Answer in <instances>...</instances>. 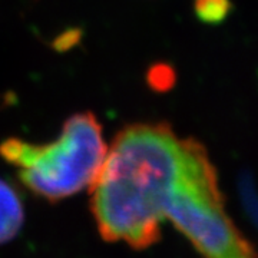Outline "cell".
<instances>
[{"label": "cell", "mask_w": 258, "mask_h": 258, "mask_svg": "<svg viewBox=\"0 0 258 258\" xmlns=\"http://www.w3.org/2000/svg\"><path fill=\"white\" fill-rule=\"evenodd\" d=\"M195 13L205 23H218L230 12V0H195Z\"/></svg>", "instance_id": "5b68a950"}, {"label": "cell", "mask_w": 258, "mask_h": 258, "mask_svg": "<svg viewBox=\"0 0 258 258\" xmlns=\"http://www.w3.org/2000/svg\"><path fill=\"white\" fill-rule=\"evenodd\" d=\"M188 139L165 122L134 123L118 132L89 186L105 240L142 249L161 238L162 201L184 165Z\"/></svg>", "instance_id": "6da1fadb"}, {"label": "cell", "mask_w": 258, "mask_h": 258, "mask_svg": "<svg viewBox=\"0 0 258 258\" xmlns=\"http://www.w3.org/2000/svg\"><path fill=\"white\" fill-rule=\"evenodd\" d=\"M162 215L204 258H258L224 210L217 171L195 139L188 141L184 165L162 201Z\"/></svg>", "instance_id": "3957f363"}, {"label": "cell", "mask_w": 258, "mask_h": 258, "mask_svg": "<svg viewBox=\"0 0 258 258\" xmlns=\"http://www.w3.org/2000/svg\"><path fill=\"white\" fill-rule=\"evenodd\" d=\"M106 152L101 122L92 112L68 118L59 138L49 144H30L18 138L0 144V157L18 168L25 186L52 203L91 186Z\"/></svg>", "instance_id": "7a4b0ae2"}, {"label": "cell", "mask_w": 258, "mask_h": 258, "mask_svg": "<svg viewBox=\"0 0 258 258\" xmlns=\"http://www.w3.org/2000/svg\"><path fill=\"white\" fill-rule=\"evenodd\" d=\"M23 204L18 191L0 179V244L16 237L23 225Z\"/></svg>", "instance_id": "277c9868"}, {"label": "cell", "mask_w": 258, "mask_h": 258, "mask_svg": "<svg viewBox=\"0 0 258 258\" xmlns=\"http://www.w3.org/2000/svg\"><path fill=\"white\" fill-rule=\"evenodd\" d=\"M174 71L166 66V64H157L154 68H151L149 74H148V81L149 85L157 89V91H166L172 86L174 83Z\"/></svg>", "instance_id": "8992f818"}]
</instances>
